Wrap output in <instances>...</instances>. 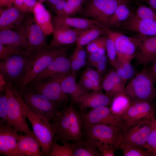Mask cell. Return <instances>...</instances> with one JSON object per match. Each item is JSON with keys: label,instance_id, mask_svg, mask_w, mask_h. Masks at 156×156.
<instances>
[{"label": "cell", "instance_id": "6da1fadb", "mask_svg": "<svg viewBox=\"0 0 156 156\" xmlns=\"http://www.w3.org/2000/svg\"><path fill=\"white\" fill-rule=\"evenodd\" d=\"M51 121L55 131L54 140L63 144L83 140L81 114L75 109L73 103L60 109Z\"/></svg>", "mask_w": 156, "mask_h": 156}, {"label": "cell", "instance_id": "7a4b0ae2", "mask_svg": "<svg viewBox=\"0 0 156 156\" xmlns=\"http://www.w3.org/2000/svg\"><path fill=\"white\" fill-rule=\"evenodd\" d=\"M3 87L7 100V122L18 132L25 134L30 132L22 104V99L18 91L7 80Z\"/></svg>", "mask_w": 156, "mask_h": 156}, {"label": "cell", "instance_id": "3957f363", "mask_svg": "<svg viewBox=\"0 0 156 156\" xmlns=\"http://www.w3.org/2000/svg\"><path fill=\"white\" fill-rule=\"evenodd\" d=\"M22 104L27 117L32 126L33 131L40 144L43 155L51 156L52 142L55 133L53 124L48 118L32 111L23 99Z\"/></svg>", "mask_w": 156, "mask_h": 156}, {"label": "cell", "instance_id": "277c9868", "mask_svg": "<svg viewBox=\"0 0 156 156\" xmlns=\"http://www.w3.org/2000/svg\"><path fill=\"white\" fill-rule=\"evenodd\" d=\"M134 2L133 0H86L79 14L83 18L95 20L107 28L108 22L120 5Z\"/></svg>", "mask_w": 156, "mask_h": 156}, {"label": "cell", "instance_id": "5b68a950", "mask_svg": "<svg viewBox=\"0 0 156 156\" xmlns=\"http://www.w3.org/2000/svg\"><path fill=\"white\" fill-rule=\"evenodd\" d=\"M154 83L148 69L144 68L125 86V92L131 101H151L156 97Z\"/></svg>", "mask_w": 156, "mask_h": 156}, {"label": "cell", "instance_id": "8992f818", "mask_svg": "<svg viewBox=\"0 0 156 156\" xmlns=\"http://www.w3.org/2000/svg\"><path fill=\"white\" fill-rule=\"evenodd\" d=\"M71 45L56 48L50 47L34 51L29 69L21 79L20 86L26 87L57 56L68 50Z\"/></svg>", "mask_w": 156, "mask_h": 156}, {"label": "cell", "instance_id": "52a82bcc", "mask_svg": "<svg viewBox=\"0 0 156 156\" xmlns=\"http://www.w3.org/2000/svg\"><path fill=\"white\" fill-rule=\"evenodd\" d=\"M34 52L29 50L2 60L0 63L1 74L12 84L13 83L21 84V79L29 69Z\"/></svg>", "mask_w": 156, "mask_h": 156}, {"label": "cell", "instance_id": "ba28073f", "mask_svg": "<svg viewBox=\"0 0 156 156\" xmlns=\"http://www.w3.org/2000/svg\"><path fill=\"white\" fill-rule=\"evenodd\" d=\"M18 92L30 109L51 121L62 107L43 95L33 91L28 87L21 88Z\"/></svg>", "mask_w": 156, "mask_h": 156}, {"label": "cell", "instance_id": "9c48e42d", "mask_svg": "<svg viewBox=\"0 0 156 156\" xmlns=\"http://www.w3.org/2000/svg\"><path fill=\"white\" fill-rule=\"evenodd\" d=\"M87 137L112 146L115 150L119 148L125 131L117 126L97 124L84 127Z\"/></svg>", "mask_w": 156, "mask_h": 156}, {"label": "cell", "instance_id": "30bf717a", "mask_svg": "<svg viewBox=\"0 0 156 156\" xmlns=\"http://www.w3.org/2000/svg\"><path fill=\"white\" fill-rule=\"evenodd\" d=\"M28 85L33 91L43 95L62 107L66 105L68 96L62 92L57 75L45 81H33Z\"/></svg>", "mask_w": 156, "mask_h": 156}, {"label": "cell", "instance_id": "8fae6325", "mask_svg": "<svg viewBox=\"0 0 156 156\" xmlns=\"http://www.w3.org/2000/svg\"><path fill=\"white\" fill-rule=\"evenodd\" d=\"M154 112L151 101H131L121 118L127 130L136 124L151 119Z\"/></svg>", "mask_w": 156, "mask_h": 156}, {"label": "cell", "instance_id": "7c38bea8", "mask_svg": "<svg viewBox=\"0 0 156 156\" xmlns=\"http://www.w3.org/2000/svg\"><path fill=\"white\" fill-rule=\"evenodd\" d=\"M81 115L83 127L95 124H105L117 126L125 131H127L121 118L113 114L107 106L92 109Z\"/></svg>", "mask_w": 156, "mask_h": 156}, {"label": "cell", "instance_id": "4fadbf2b", "mask_svg": "<svg viewBox=\"0 0 156 156\" xmlns=\"http://www.w3.org/2000/svg\"><path fill=\"white\" fill-rule=\"evenodd\" d=\"M107 36L113 41L116 49L117 57L130 61L135 57L141 38L136 37H129L121 33L106 28Z\"/></svg>", "mask_w": 156, "mask_h": 156}, {"label": "cell", "instance_id": "5bb4252c", "mask_svg": "<svg viewBox=\"0 0 156 156\" xmlns=\"http://www.w3.org/2000/svg\"><path fill=\"white\" fill-rule=\"evenodd\" d=\"M23 26L31 51H36L51 47L47 43V36L36 23L31 12L28 13Z\"/></svg>", "mask_w": 156, "mask_h": 156}, {"label": "cell", "instance_id": "9a60e30c", "mask_svg": "<svg viewBox=\"0 0 156 156\" xmlns=\"http://www.w3.org/2000/svg\"><path fill=\"white\" fill-rule=\"evenodd\" d=\"M151 118L142 121L125 131L121 144L144 148L151 129Z\"/></svg>", "mask_w": 156, "mask_h": 156}, {"label": "cell", "instance_id": "2e32d148", "mask_svg": "<svg viewBox=\"0 0 156 156\" xmlns=\"http://www.w3.org/2000/svg\"><path fill=\"white\" fill-rule=\"evenodd\" d=\"M68 51L57 56L47 67L39 74L33 81H45L55 76L70 73V62L66 56Z\"/></svg>", "mask_w": 156, "mask_h": 156}, {"label": "cell", "instance_id": "e0dca14e", "mask_svg": "<svg viewBox=\"0 0 156 156\" xmlns=\"http://www.w3.org/2000/svg\"><path fill=\"white\" fill-rule=\"evenodd\" d=\"M40 144L33 131L19 135L18 141L12 156H42Z\"/></svg>", "mask_w": 156, "mask_h": 156}, {"label": "cell", "instance_id": "ac0fdd59", "mask_svg": "<svg viewBox=\"0 0 156 156\" xmlns=\"http://www.w3.org/2000/svg\"><path fill=\"white\" fill-rule=\"evenodd\" d=\"M139 35L141 41L134 58L138 64L145 66L156 58V35Z\"/></svg>", "mask_w": 156, "mask_h": 156}, {"label": "cell", "instance_id": "d6986e66", "mask_svg": "<svg viewBox=\"0 0 156 156\" xmlns=\"http://www.w3.org/2000/svg\"><path fill=\"white\" fill-rule=\"evenodd\" d=\"M28 13L23 12L12 5L5 9L0 8V30H18L23 26Z\"/></svg>", "mask_w": 156, "mask_h": 156}, {"label": "cell", "instance_id": "ffe728a7", "mask_svg": "<svg viewBox=\"0 0 156 156\" xmlns=\"http://www.w3.org/2000/svg\"><path fill=\"white\" fill-rule=\"evenodd\" d=\"M53 39L49 45L52 48L71 45L76 42L83 30L63 26L53 25Z\"/></svg>", "mask_w": 156, "mask_h": 156}, {"label": "cell", "instance_id": "44dd1931", "mask_svg": "<svg viewBox=\"0 0 156 156\" xmlns=\"http://www.w3.org/2000/svg\"><path fill=\"white\" fill-rule=\"evenodd\" d=\"M18 131L7 122L0 123V153L12 156L19 138Z\"/></svg>", "mask_w": 156, "mask_h": 156}, {"label": "cell", "instance_id": "7402d4cb", "mask_svg": "<svg viewBox=\"0 0 156 156\" xmlns=\"http://www.w3.org/2000/svg\"><path fill=\"white\" fill-rule=\"evenodd\" d=\"M118 29L137 32L145 36L156 35V22L146 21L140 19L133 13L123 22Z\"/></svg>", "mask_w": 156, "mask_h": 156}, {"label": "cell", "instance_id": "603a6c76", "mask_svg": "<svg viewBox=\"0 0 156 156\" xmlns=\"http://www.w3.org/2000/svg\"><path fill=\"white\" fill-rule=\"evenodd\" d=\"M63 92L69 95L73 101L76 103L80 97L89 92L76 80V75L69 73L57 75Z\"/></svg>", "mask_w": 156, "mask_h": 156}, {"label": "cell", "instance_id": "cb8c5ba5", "mask_svg": "<svg viewBox=\"0 0 156 156\" xmlns=\"http://www.w3.org/2000/svg\"><path fill=\"white\" fill-rule=\"evenodd\" d=\"M0 43L31 50L23 26L19 30L10 29L0 30Z\"/></svg>", "mask_w": 156, "mask_h": 156}, {"label": "cell", "instance_id": "d4e9b609", "mask_svg": "<svg viewBox=\"0 0 156 156\" xmlns=\"http://www.w3.org/2000/svg\"><path fill=\"white\" fill-rule=\"evenodd\" d=\"M53 25L63 26L81 30H85L95 25L105 29V27L92 19L85 18L68 17L56 15L52 18Z\"/></svg>", "mask_w": 156, "mask_h": 156}, {"label": "cell", "instance_id": "484cf974", "mask_svg": "<svg viewBox=\"0 0 156 156\" xmlns=\"http://www.w3.org/2000/svg\"><path fill=\"white\" fill-rule=\"evenodd\" d=\"M113 97L100 90L93 91L79 97L76 103L82 108L93 109L110 105Z\"/></svg>", "mask_w": 156, "mask_h": 156}, {"label": "cell", "instance_id": "4316f807", "mask_svg": "<svg viewBox=\"0 0 156 156\" xmlns=\"http://www.w3.org/2000/svg\"><path fill=\"white\" fill-rule=\"evenodd\" d=\"M126 83L115 70H113L105 76L101 87L106 94L113 98L119 93L125 92Z\"/></svg>", "mask_w": 156, "mask_h": 156}, {"label": "cell", "instance_id": "83f0119b", "mask_svg": "<svg viewBox=\"0 0 156 156\" xmlns=\"http://www.w3.org/2000/svg\"><path fill=\"white\" fill-rule=\"evenodd\" d=\"M32 12L35 22L46 35L52 34L53 28L52 18L42 3L37 1Z\"/></svg>", "mask_w": 156, "mask_h": 156}, {"label": "cell", "instance_id": "f1b7e54d", "mask_svg": "<svg viewBox=\"0 0 156 156\" xmlns=\"http://www.w3.org/2000/svg\"><path fill=\"white\" fill-rule=\"evenodd\" d=\"M73 156H100L94 141L87 138L86 140L71 143Z\"/></svg>", "mask_w": 156, "mask_h": 156}, {"label": "cell", "instance_id": "f546056e", "mask_svg": "<svg viewBox=\"0 0 156 156\" xmlns=\"http://www.w3.org/2000/svg\"><path fill=\"white\" fill-rule=\"evenodd\" d=\"M128 4L123 3L118 7L108 22L107 28L118 29L121 24L131 16L133 12L130 10Z\"/></svg>", "mask_w": 156, "mask_h": 156}, {"label": "cell", "instance_id": "4dcf8cb0", "mask_svg": "<svg viewBox=\"0 0 156 156\" xmlns=\"http://www.w3.org/2000/svg\"><path fill=\"white\" fill-rule=\"evenodd\" d=\"M131 101L125 92L119 93L113 98L110 109L113 114L121 118L129 107Z\"/></svg>", "mask_w": 156, "mask_h": 156}, {"label": "cell", "instance_id": "1f68e13d", "mask_svg": "<svg viewBox=\"0 0 156 156\" xmlns=\"http://www.w3.org/2000/svg\"><path fill=\"white\" fill-rule=\"evenodd\" d=\"M105 29L96 25L83 30L77 40V46L83 47L87 45L98 37L107 34Z\"/></svg>", "mask_w": 156, "mask_h": 156}, {"label": "cell", "instance_id": "d6a6232c", "mask_svg": "<svg viewBox=\"0 0 156 156\" xmlns=\"http://www.w3.org/2000/svg\"><path fill=\"white\" fill-rule=\"evenodd\" d=\"M117 63L114 67L116 72L126 82L133 77L135 74L134 69L131 63V61L117 57Z\"/></svg>", "mask_w": 156, "mask_h": 156}, {"label": "cell", "instance_id": "836d02e7", "mask_svg": "<svg viewBox=\"0 0 156 156\" xmlns=\"http://www.w3.org/2000/svg\"><path fill=\"white\" fill-rule=\"evenodd\" d=\"M86 0H68L66 6L56 15L71 17L79 13L83 9Z\"/></svg>", "mask_w": 156, "mask_h": 156}, {"label": "cell", "instance_id": "e575fe53", "mask_svg": "<svg viewBox=\"0 0 156 156\" xmlns=\"http://www.w3.org/2000/svg\"><path fill=\"white\" fill-rule=\"evenodd\" d=\"M144 148L150 153L151 156H156V119L154 114L151 118V131Z\"/></svg>", "mask_w": 156, "mask_h": 156}, {"label": "cell", "instance_id": "d590c367", "mask_svg": "<svg viewBox=\"0 0 156 156\" xmlns=\"http://www.w3.org/2000/svg\"><path fill=\"white\" fill-rule=\"evenodd\" d=\"M51 156H73L71 143L68 142L61 145L53 139L52 142Z\"/></svg>", "mask_w": 156, "mask_h": 156}, {"label": "cell", "instance_id": "8d00e7d4", "mask_svg": "<svg viewBox=\"0 0 156 156\" xmlns=\"http://www.w3.org/2000/svg\"><path fill=\"white\" fill-rule=\"evenodd\" d=\"M138 6L135 14L142 20L151 22H156V12L151 8L140 3L137 2Z\"/></svg>", "mask_w": 156, "mask_h": 156}, {"label": "cell", "instance_id": "74e56055", "mask_svg": "<svg viewBox=\"0 0 156 156\" xmlns=\"http://www.w3.org/2000/svg\"><path fill=\"white\" fill-rule=\"evenodd\" d=\"M28 50L22 48L0 43V59L2 60H5L13 55L24 53Z\"/></svg>", "mask_w": 156, "mask_h": 156}, {"label": "cell", "instance_id": "f35d334b", "mask_svg": "<svg viewBox=\"0 0 156 156\" xmlns=\"http://www.w3.org/2000/svg\"><path fill=\"white\" fill-rule=\"evenodd\" d=\"M124 156H151L150 153L142 148L121 144L119 147Z\"/></svg>", "mask_w": 156, "mask_h": 156}, {"label": "cell", "instance_id": "ab89813d", "mask_svg": "<svg viewBox=\"0 0 156 156\" xmlns=\"http://www.w3.org/2000/svg\"><path fill=\"white\" fill-rule=\"evenodd\" d=\"M37 1L36 0H14L12 5L21 12H32Z\"/></svg>", "mask_w": 156, "mask_h": 156}, {"label": "cell", "instance_id": "60d3db41", "mask_svg": "<svg viewBox=\"0 0 156 156\" xmlns=\"http://www.w3.org/2000/svg\"><path fill=\"white\" fill-rule=\"evenodd\" d=\"M106 52L109 60L114 67L117 61V52L113 41L108 36L106 41Z\"/></svg>", "mask_w": 156, "mask_h": 156}, {"label": "cell", "instance_id": "b9f144b4", "mask_svg": "<svg viewBox=\"0 0 156 156\" xmlns=\"http://www.w3.org/2000/svg\"><path fill=\"white\" fill-rule=\"evenodd\" d=\"M83 74L92 81L95 91L100 90L101 88V76L97 70L87 68Z\"/></svg>", "mask_w": 156, "mask_h": 156}, {"label": "cell", "instance_id": "7bdbcfd3", "mask_svg": "<svg viewBox=\"0 0 156 156\" xmlns=\"http://www.w3.org/2000/svg\"><path fill=\"white\" fill-rule=\"evenodd\" d=\"M8 103L6 96L4 92H0V123L7 122Z\"/></svg>", "mask_w": 156, "mask_h": 156}, {"label": "cell", "instance_id": "ee69618b", "mask_svg": "<svg viewBox=\"0 0 156 156\" xmlns=\"http://www.w3.org/2000/svg\"><path fill=\"white\" fill-rule=\"evenodd\" d=\"M101 156H114L115 149L110 145L93 140Z\"/></svg>", "mask_w": 156, "mask_h": 156}, {"label": "cell", "instance_id": "f6af8a7d", "mask_svg": "<svg viewBox=\"0 0 156 156\" xmlns=\"http://www.w3.org/2000/svg\"><path fill=\"white\" fill-rule=\"evenodd\" d=\"M87 58L89 64L93 67L98 63L101 61L107 62V56L97 52L88 53Z\"/></svg>", "mask_w": 156, "mask_h": 156}, {"label": "cell", "instance_id": "bcb514c9", "mask_svg": "<svg viewBox=\"0 0 156 156\" xmlns=\"http://www.w3.org/2000/svg\"><path fill=\"white\" fill-rule=\"evenodd\" d=\"M104 36H100L87 45L86 49L88 53L97 52L100 44Z\"/></svg>", "mask_w": 156, "mask_h": 156}, {"label": "cell", "instance_id": "7dc6e473", "mask_svg": "<svg viewBox=\"0 0 156 156\" xmlns=\"http://www.w3.org/2000/svg\"><path fill=\"white\" fill-rule=\"evenodd\" d=\"M70 66V73L75 75L83 66L77 58L71 56L69 59Z\"/></svg>", "mask_w": 156, "mask_h": 156}, {"label": "cell", "instance_id": "c3c4849f", "mask_svg": "<svg viewBox=\"0 0 156 156\" xmlns=\"http://www.w3.org/2000/svg\"><path fill=\"white\" fill-rule=\"evenodd\" d=\"M78 83L84 88L88 90L95 91L92 81L83 74Z\"/></svg>", "mask_w": 156, "mask_h": 156}, {"label": "cell", "instance_id": "681fc988", "mask_svg": "<svg viewBox=\"0 0 156 156\" xmlns=\"http://www.w3.org/2000/svg\"><path fill=\"white\" fill-rule=\"evenodd\" d=\"M87 53L83 47L77 46L72 56L79 59H86Z\"/></svg>", "mask_w": 156, "mask_h": 156}, {"label": "cell", "instance_id": "f907efd6", "mask_svg": "<svg viewBox=\"0 0 156 156\" xmlns=\"http://www.w3.org/2000/svg\"><path fill=\"white\" fill-rule=\"evenodd\" d=\"M107 63V62L104 61L100 62L96 64L94 67L97 69V70L101 76L103 75L106 71Z\"/></svg>", "mask_w": 156, "mask_h": 156}, {"label": "cell", "instance_id": "816d5d0a", "mask_svg": "<svg viewBox=\"0 0 156 156\" xmlns=\"http://www.w3.org/2000/svg\"><path fill=\"white\" fill-rule=\"evenodd\" d=\"M152 62L153 64L148 70L155 83H156V58Z\"/></svg>", "mask_w": 156, "mask_h": 156}, {"label": "cell", "instance_id": "f5cc1de1", "mask_svg": "<svg viewBox=\"0 0 156 156\" xmlns=\"http://www.w3.org/2000/svg\"><path fill=\"white\" fill-rule=\"evenodd\" d=\"M139 3H144L156 12V0H137Z\"/></svg>", "mask_w": 156, "mask_h": 156}, {"label": "cell", "instance_id": "db71d44e", "mask_svg": "<svg viewBox=\"0 0 156 156\" xmlns=\"http://www.w3.org/2000/svg\"><path fill=\"white\" fill-rule=\"evenodd\" d=\"M14 0H0V8L8 7L12 5Z\"/></svg>", "mask_w": 156, "mask_h": 156}, {"label": "cell", "instance_id": "11a10c76", "mask_svg": "<svg viewBox=\"0 0 156 156\" xmlns=\"http://www.w3.org/2000/svg\"><path fill=\"white\" fill-rule=\"evenodd\" d=\"M59 0H46L48 4L52 10Z\"/></svg>", "mask_w": 156, "mask_h": 156}, {"label": "cell", "instance_id": "9f6ffc18", "mask_svg": "<svg viewBox=\"0 0 156 156\" xmlns=\"http://www.w3.org/2000/svg\"><path fill=\"white\" fill-rule=\"evenodd\" d=\"M38 1L42 3L44 1H46V0H38Z\"/></svg>", "mask_w": 156, "mask_h": 156}]
</instances>
